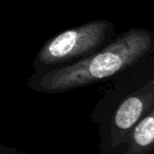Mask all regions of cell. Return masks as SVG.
<instances>
[{"mask_svg": "<svg viewBox=\"0 0 154 154\" xmlns=\"http://www.w3.org/2000/svg\"><path fill=\"white\" fill-rule=\"evenodd\" d=\"M117 154H154V109L135 127Z\"/></svg>", "mask_w": 154, "mask_h": 154, "instance_id": "277c9868", "label": "cell"}, {"mask_svg": "<svg viewBox=\"0 0 154 154\" xmlns=\"http://www.w3.org/2000/svg\"><path fill=\"white\" fill-rule=\"evenodd\" d=\"M154 109V54L112 78L90 113L97 125L99 153L117 154L134 128Z\"/></svg>", "mask_w": 154, "mask_h": 154, "instance_id": "6da1fadb", "label": "cell"}, {"mask_svg": "<svg viewBox=\"0 0 154 154\" xmlns=\"http://www.w3.org/2000/svg\"><path fill=\"white\" fill-rule=\"evenodd\" d=\"M152 54L154 33L143 28L130 29L84 59L42 74L33 73L26 85L37 93H64L113 78Z\"/></svg>", "mask_w": 154, "mask_h": 154, "instance_id": "7a4b0ae2", "label": "cell"}, {"mask_svg": "<svg viewBox=\"0 0 154 154\" xmlns=\"http://www.w3.org/2000/svg\"><path fill=\"white\" fill-rule=\"evenodd\" d=\"M115 38L111 21L93 20L50 38L33 60V73L42 74L88 57Z\"/></svg>", "mask_w": 154, "mask_h": 154, "instance_id": "3957f363", "label": "cell"}, {"mask_svg": "<svg viewBox=\"0 0 154 154\" xmlns=\"http://www.w3.org/2000/svg\"><path fill=\"white\" fill-rule=\"evenodd\" d=\"M0 154H29L15 147H9V146L1 145L0 146Z\"/></svg>", "mask_w": 154, "mask_h": 154, "instance_id": "5b68a950", "label": "cell"}]
</instances>
